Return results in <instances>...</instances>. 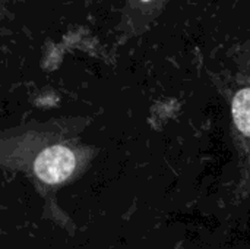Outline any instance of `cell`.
Returning a JSON list of instances; mask_svg holds the SVG:
<instances>
[{
	"instance_id": "6da1fadb",
	"label": "cell",
	"mask_w": 250,
	"mask_h": 249,
	"mask_svg": "<svg viewBox=\"0 0 250 249\" xmlns=\"http://www.w3.org/2000/svg\"><path fill=\"white\" fill-rule=\"evenodd\" d=\"M75 154L63 145H53L42 150L34 163L35 175L48 185L66 181L75 170Z\"/></svg>"
},
{
	"instance_id": "7a4b0ae2",
	"label": "cell",
	"mask_w": 250,
	"mask_h": 249,
	"mask_svg": "<svg viewBox=\"0 0 250 249\" xmlns=\"http://www.w3.org/2000/svg\"><path fill=\"white\" fill-rule=\"evenodd\" d=\"M231 110L239 131L250 136V88H243L234 95Z\"/></svg>"
},
{
	"instance_id": "3957f363",
	"label": "cell",
	"mask_w": 250,
	"mask_h": 249,
	"mask_svg": "<svg viewBox=\"0 0 250 249\" xmlns=\"http://www.w3.org/2000/svg\"><path fill=\"white\" fill-rule=\"evenodd\" d=\"M142 1H151V0H142Z\"/></svg>"
}]
</instances>
